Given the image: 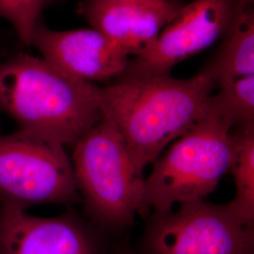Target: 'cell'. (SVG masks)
I'll list each match as a JSON object with an SVG mask.
<instances>
[{
	"mask_svg": "<svg viewBox=\"0 0 254 254\" xmlns=\"http://www.w3.org/2000/svg\"><path fill=\"white\" fill-rule=\"evenodd\" d=\"M53 0H0V17L8 20L21 42L30 46L40 15Z\"/></svg>",
	"mask_w": 254,
	"mask_h": 254,
	"instance_id": "cell-14",
	"label": "cell"
},
{
	"mask_svg": "<svg viewBox=\"0 0 254 254\" xmlns=\"http://www.w3.org/2000/svg\"><path fill=\"white\" fill-rule=\"evenodd\" d=\"M233 155L229 172L236 195L229 205L240 220L250 227L254 223V124L232 130Z\"/></svg>",
	"mask_w": 254,
	"mask_h": 254,
	"instance_id": "cell-12",
	"label": "cell"
},
{
	"mask_svg": "<svg viewBox=\"0 0 254 254\" xmlns=\"http://www.w3.org/2000/svg\"><path fill=\"white\" fill-rule=\"evenodd\" d=\"M233 127L205 109L203 116L153 162L144 179L138 214L173 209L176 203L205 200L229 172Z\"/></svg>",
	"mask_w": 254,
	"mask_h": 254,
	"instance_id": "cell-3",
	"label": "cell"
},
{
	"mask_svg": "<svg viewBox=\"0 0 254 254\" xmlns=\"http://www.w3.org/2000/svg\"><path fill=\"white\" fill-rule=\"evenodd\" d=\"M216 85L199 72L116 80L101 87L103 116L118 129L136 170L143 173L158 155L200 120Z\"/></svg>",
	"mask_w": 254,
	"mask_h": 254,
	"instance_id": "cell-1",
	"label": "cell"
},
{
	"mask_svg": "<svg viewBox=\"0 0 254 254\" xmlns=\"http://www.w3.org/2000/svg\"><path fill=\"white\" fill-rule=\"evenodd\" d=\"M218 88L254 75V9H243L222 38L216 54L200 70Z\"/></svg>",
	"mask_w": 254,
	"mask_h": 254,
	"instance_id": "cell-11",
	"label": "cell"
},
{
	"mask_svg": "<svg viewBox=\"0 0 254 254\" xmlns=\"http://www.w3.org/2000/svg\"><path fill=\"white\" fill-rule=\"evenodd\" d=\"M0 109L21 131L64 147L73 145L103 118L100 86L27 54L0 64Z\"/></svg>",
	"mask_w": 254,
	"mask_h": 254,
	"instance_id": "cell-2",
	"label": "cell"
},
{
	"mask_svg": "<svg viewBox=\"0 0 254 254\" xmlns=\"http://www.w3.org/2000/svg\"><path fill=\"white\" fill-rule=\"evenodd\" d=\"M254 227L226 204L180 203L154 214L144 238L146 254H254Z\"/></svg>",
	"mask_w": 254,
	"mask_h": 254,
	"instance_id": "cell-6",
	"label": "cell"
},
{
	"mask_svg": "<svg viewBox=\"0 0 254 254\" xmlns=\"http://www.w3.org/2000/svg\"><path fill=\"white\" fill-rule=\"evenodd\" d=\"M71 161L92 217L108 227L130 225L140 208L145 178L109 118L103 116L73 144Z\"/></svg>",
	"mask_w": 254,
	"mask_h": 254,
	"instance_id": "cell-4",
	"label": "cell"
},
{
	"mask_svg": "<svg viewBox=\"0 0 254 254\" xmlns=\"http://www.w3.org/2000/svg\"><path fill=\"white\" fill-rule=\"evenodd\" d=\"M206 109L228 122L233 129L254 124V75L218 87Z\"/></svg>",
	"mask_w": 254,
	"mask_h": 254,
	"instance_id": "cell-13",
	"label": "cell"
},
{
	"mask_svg": "<svg viewBox=\"0 0 254 254\" xmlns=\"http://www.w3.org/2000/svg\"><path fill=\"white\" fill-rule=\"evenodd\" d=\"M78 189L64 146L19 130L0 136V197L19 208L66 203Z\"/></svg>",
	"mask_w": 254,
	"mask_h": 254,
	"instance_id": "cell-5",
	"label": "cell"
},
{
	"mask_svg": "<svg viewBox=\"0 0 254 254\" xmlns=\"http://www.w3.org/2000/svg\"><path fill=\"white\" fill-rule=\"evenodd\" d=\"M183 6L157 9L112 0H82L77 12L125 54L137 57L154 45Z\"/></svg>",
	"mask_w": 254,
	"mask_h": 254,
	"instance_id": "cell-10",
	"label": "cell"
},
{
	"mask_svg": "<svg viewBox=\"0 0 254 254\" xmlns=\"http://www.w3.org/2000/svg\"><path fill=\"white\" fill-rule=\"evenodd\" d=\"M30 45L58 71L95 84L118 78L130 61L127 55L92 28L57 31L39 21Z\"/></svg>",
	"mask_w": 254,
	"mask_h": 254,
	"instance_id": "cell-8",
	"label": "cell"
},
{
	"mask_svg": "<svg viewBox=\"0 0 254 254\" xmlns=\"http://www.w3.org/2000/svg\"><path fill=\"white\" fill-rule=\"evenodd\" d=\"M112 1L142 5V6L157 8V9L168 8V7H172L173 5L178 4V2L174 1V0H112Z\"/></svg>",
	"mask_w": 254,
	"mask_h": 254,
	"instance_id": "cell-15",
	"label": "cell"
},
{
	"mask_svg": "<svg viewBox=\"0 0 254 254\" xmlns=\"http://www.w3.org/2000/svg\"><path fill=\"white\" fill-rule=\"evenodd\" d=\"M250 5H254V0H195L183 6L154 45L129 61L117 80L170 74L176 64L222 39L239 13Z\"/></svg>",
	"mask_w": 254,
	"mask_h": 254,
	"instance_id": "cell-7",
	"label": "cell"
},
{
	"mask_svg": "<svg viewBox=\"0 0 254 254\" xmlns=\"http://www.w3.org/2000/svg\"><path fill=\"white\" fill-rule=\"evenodd\" d=\"M0 254H95L91 236L73 219L42 218L5 204Z\"/></svg>",
	"mask_w": 254,
	"mask_h": 254,
	"instance_id": "cell-9",
	"label": "cell"
}]
</instances>
